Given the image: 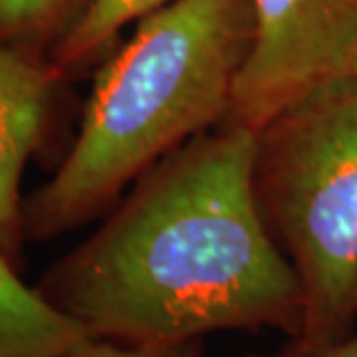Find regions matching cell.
<instances>
[{"mask_svg":"<svg viewBox=\"0 0 357 357\" xmlns=\"http://www.w3.org/2000/svg\"><path fill=\"white\" fill-rule=\"evenodd\" d=\"M89 337L82 324L18 278L0 246V357H64Z\"/></svg>","mask_w":357,"mask_h":357,"instance_id":"6","label":"cell"},{"mask_svg":"<svg viewBox=\"0 0 357 357\" xmlns=\"http://www.w3.org/2000/svg\"><path fill=\"white\" fill-rule=\"evenodd\" d=\"M167 2L171 0H91L86 14L48 52L46 60L64 77L109 48L126 26L137 22Z\"/></svg>","mask_w":357,"mask_h":357,"instance_id":"7","label":"cell"},{"mask_svg":"<svg viewBox=\"0 0 357 357\" xmlns=\"http://www.w3.org/2000/svg\"><path fill=\"white\" fill-rule=\"evenodd\" d=\"M255 40L220 126L258 133L310 93L349 76L357 0H252Z\"/></svg>","mask_w":357,"mask_h":357,"instance_id":"4","label":"cell"},{"mask_svg":"<svg viewBox=\"0 0 357 357\" xmlns=\"http://www.w3.org/2000/svg\"><path fill=\"white\" fill-rule=\"evenodd\" d=\"M167 351H155V349H143V347H129V345L115 344L107 340L89 337L86 342L76 345L70 354L64 357H161Z\"/></svg>","mask_w":357,"mask_h":357,"instance_id":"9","label":"cell"},{"mask_svg":"<svg viewBox=\"0 0 357 357\" xmlns=\"http://www.w3.org/2000/svg\"><path fill=\"white\" fill-rule=\"evenodd\" d=\"M255 40L252 0H171L102 66L76 141L22 203L30 238L76 229L183 143L220 126Z\"/></svg>","mask_w":357,"mask_h":357,"instance_id":"2","label":"cell"},{"mask_svg":"<svg viewBox=\"0 0 357 357\" xmlns=\"http://www.w3.org/2000/svg\"><path fill=\"white\" fill-rule=\"evenodd\" d=\"M286 357H357V335L345 342H324V344H307L302 345Z\"/></svg>","mask_w":357,"mask_h":357,"instance_id":"10","label":"cell"},{"mask_svg":"<svg viewBox=\"0 0 357 357\" xmlns=\"http://www.w3.org/2000/svg\"><path fill=\"white\" fill-rule=\"evenodd\" d=\"M60 79L46 58L0 44V246L13 262L24 238L20 181L44 137Z\"/></svg>","mask_w":357,"mask_h":357,"instance_id":"5","label":"cell"},{"mask_svg":"<svg viewBox=\"0 0 357 357\" xmlns=\"http://www.w3.org/2000/svg\"><path fill=\"white\" fill-rule=\"evenodd\" d=\"M255 151V133L230 126L183 143L40 294L91 337L155 351L230 328L302 332L300 280L256 203Z\"/></svg>","mask_w":357,"mask_h":357,"instance_id":"1","label":"cell"},{"mask_svg":"<svg viewBox=\"0 0 357 357\" xmlns=\"http://www.w3.org/2000/svg\"><path fill=\"white\" fill-rule=\"evenodd\" d=\"M256 135L258 211L302 288V342L357 312V77L310 93Z\"/></svg>","mask_w":357,"mask_h":357,"instance_id":"3","label":"cell"},{"mask_svg":"<svg viewBox=\"0 0 357 357\" xmlns=\"http://www.w3.org/2000/svg\"><path fill=\"white\" fill-rule=\"evenodd\" d=\"M91 0H0V44L46 58Z\"/></svg>","mask_w":357,"mask_h":357,"instance_id":"8","label":"cell"},{"mask_svg":"<svg viewBox=\"0 0 357 357\" xmlns=\"http://www.w3.org/2000/svg\"><path fill=\"white\" fill-rule=\"evenodd\" d=\"M349 76L357 77V52H356V56H354V62H351V68H349Z\"/></svg>","mask_w":357,"mask_h":357,"instance_id":"11","label":"cell"}]
</instances>
